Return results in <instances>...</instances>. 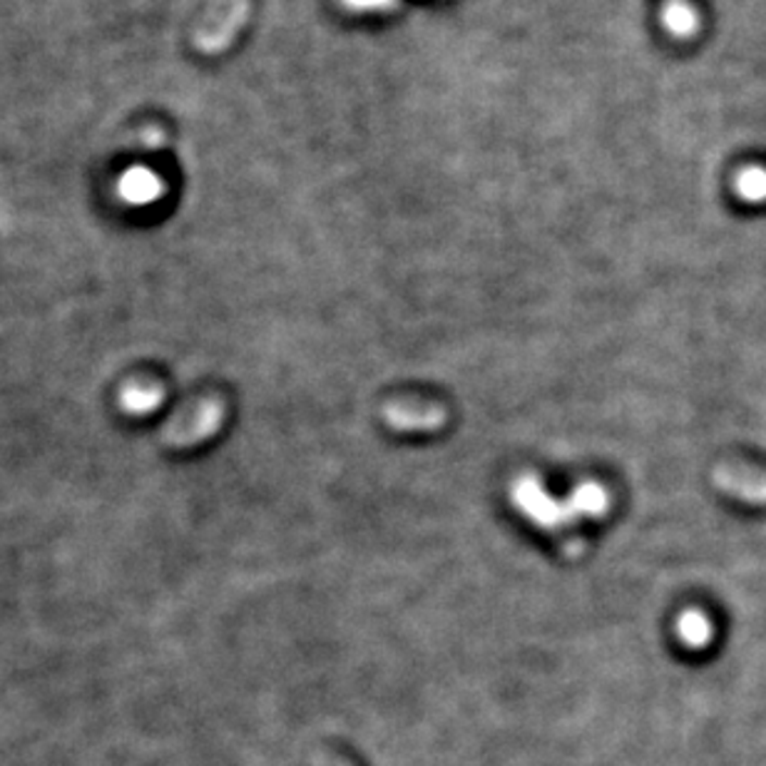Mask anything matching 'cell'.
Listing matches in <instances>:
<instances>
[{
    "mask_svg": "<svg viewBox=\"0 0 766 766\" xmlns=\"http://www.w3.org/2000/svg\"><path fill=\"white\" fill-rule=\"evenodd\" d=\"M712 478L719 491L734 495L744 503L766 505V473L739 466H719Z\"/></svg>",
    "mask_w": 766,
    "mask_h": 766,
    "instance_id": "6da1fadb",
    "label": "cell"
},
{
    "mask_svg": "<svg viewBox=\"0 0 766 766\" xmlns=\"http://www.w3.org/2000/svg\"><path fill=\"white\" fill-rule=\"evenodd\" d=\"M383 416L394 429L400 431H431L446 421V411H441V408H413L404 404L386 408Z\"/></svg>",
    "mask_w": 766,
    "mask_h": 766,
    "instance_id": "7a4b0ae2",
    "label": "cell"
},
{
    "mask_svg": "<svg viewBox=\"0 0 766 766\" xmlns=\"http://www.w3.org/2000/svg\"><path fill=\"white\" fill-rule=\"evenodd\" d=\"M120 195H122V199H127V202H133V205L155 202V199L162 195V180L157 177L152 170L133 168L122 174Z\"/></svg>",
    "mask_w": 766,
    "mask_h": 766,
    "instance_id": "3957f363",
    "label": "cell"
},
{
    "mask_svg": "<svg viewBox=\"0 0 766 766\" xmlns=\"http://www.w3.org/2000/svg\"><path fill=\"white\" fill-rule=\"evenodd\" d=\"M677 632H679V640H682L687 647L702 650L707 647L712 640V622L707 615L700 613V609H690V613L679 617Z\"/></svg>",
    "mask_w": 766,
    "mask_h": 766,
    "instance_id": "277c9868",
    "label": "cell"
},
{
    "mask_svg": "<svg viewBox=\"0 0 766 766\" xmlns=\"http://www.w3.org/2000/svg\"><path fill=\"white\" fill-rule=\"evenodd\" d=\"M737 189L749 202H762L766 199V172L754 168L742 172L737 180Z\"/></svg>",
    "mask_w": 766,
    "mask_h": 766,
    "instance_id": "5b68a950",
    "label": "cell"
}]
</instances>
